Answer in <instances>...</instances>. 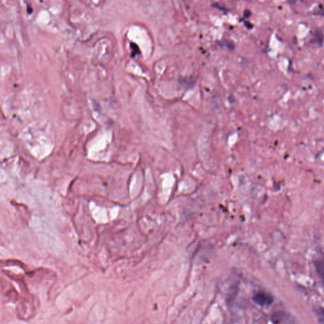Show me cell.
<instances>
[{"instance_id": "5b68a950", "label": "cell", "mask_w": 324, "mask_h": 324, "mask_svg": "<svg viewBox=\"0 0 324 324\" xmlns=\"http://www.w3.org/2000/svg\"><path fill=\"white\" fill-rule=\"evenodd\" d=\"M5 179H6V173L5 172L4 170L0 167V182L4 181Z\"/></svg>"}, {"instance_id": "6da1fadb", "label": "cell", "mask_w": 324, "mask_h": 324, "mask_svg": "<svg viewBox=\"0 0 324 324\" xmlns=\"http://www.w3.org/2000/svg\"><path fill=\"white\" fill-rule=\"evenodd\" d=\"M32 226L42 243L48 246H51L55 243V237L52 231V228L46 220L42 217H35L32 221Z\"/></svg>"}, {"instance_id": "277c9868", "label": "cell", "mask_w": 324, "mask_h": 324, "mask_svg": "<svg viewBox=\"0 0 324 324\" xmlns=\"http://www.w3.org/2000/svg\"><path fill=\"white\" fill-rule=\"evenodd\" d=\"M317 314V316L318 319L319 320V322L320 323V324H323V309L321 307H319L318 308H317L316 309V312H315Z\"/></svg>"}, {"instance_id": "3957f363", "label": "cell", "mask_w": 324, "mask_h": 324, "mask_svg": "<svg viewBox=\"0 0 324 324\" xmlns=\"http://www.w3.org/2000/svg\"><path fill=\"white\" fill-rule=\"evenodd\" d=\"M271 320L274 324H288L289 320L288 315L281 311H277L272 314Z\"/></svg>"}, {"instance_id": "7a4b0ae2", "label": "cell", "mask_w": 324, "mask_h": 324, "mask_svg": "<svg viewBox=\"0 0 324 324\" xmlns=\"http://www.w3.org/2000/svg\"><path fill=\"white\" fill-rule=\"evenodd\" d=\"M253 301L262 306L271 305L274 302V297L271 294L264 291H260L255 294L253 297Z\"/></svg>"}]
</instances>
